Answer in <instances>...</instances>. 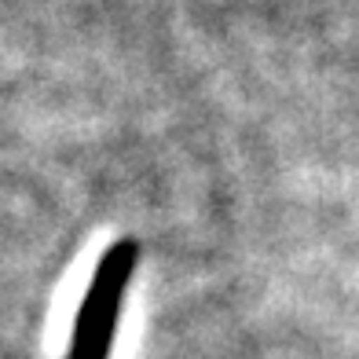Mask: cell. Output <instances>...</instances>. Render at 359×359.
I'll list each match as a JSON object with an SVG mask.
<instances>
[{
	"instance_id": "cell-1",
	"label": "cell",
	"mask_w": 359,
	"mask_h": 359,
	"mask_svg": "<svg viewBox=\"0 0 359 359\" xmlns=\"http://www.w3.org/2000/svg\"><path fill=\"white\" fill-rule=\"evenodd\" d=\"M136 268V242L121 238L103 253L100 268L92 275V286L85 293V304L77 312V326L70 337V359H107L110 341L118 330L125 286Z\"/></svg>"
}]
</instances>
